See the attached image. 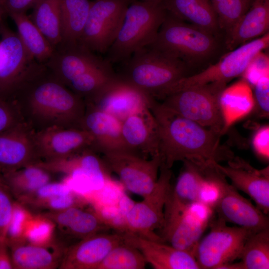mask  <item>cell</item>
Returning <instances> with one entry per match:
<instances>
[{
	"label": "cell",
	"mask_w": 269,
	"mask_h": 269,
	"mask_svg": "<svg viewBox=\"0 0 269 269\" xmlns=\"http://www.w3.org/2000/svg\"><path fill=\"white\" fill-rule=\"evenodd\" d=\"M149 108L158 126L161 165L171 169L178 161L219 163L235 156L220 143L221 134L180 116L155 99Z\"/></svg>",
	"instance_id": "1"
},
{
	"label": "cell",
	"mask_w": 269,
	"mask_h": 269,
	"mask_svg": "<svg viewBox=\"0 0 269 269\" xmlns=\"http://www.w3.org/2000/svg\"><path fill=\"white\" fill-rule=\"evenodd\" d=\"M123 63L118 75L155 100L168 88L188 76L185 63L150 45L135 51Z\"/></svg>",
	"instance_id": "2"
},
{
	"label": "cell",
	"mask_w": 269,
	"mask_h": 269,
	"mask_svg": "<svg viewBox=\"0 0 269 269\" xmlns=\"http://www.w3.org/2000/svg\"><path fill=\"white\" fill-rule=\"evenodd\" d=\"M162 3L134 1L128 6L116 37L108 52L110 63L124 62L135 51L151 44L167 15Z\"/></svg>",
	"instance_id": "3"
},
{
	"label": "cell",
	"mask_w": 269,
	"mask_h": 269,
	"mask_svg": "<svg viewBox=\"0 0 269 269\" xmlns=\"http://www.w3.org/2000/svg\"><path fill=\"white\" fill-rule=\"evenodd\" d=\"M226 84L214 82L187 88L169 94L161 103L180 116L223 135L220 97Z\"/></svg>",
	"instance_id": "4"
},
{
	"label": "cell",
	"mask_w": 269,
	"mask_h": 269,
	"mask_svg": "<svg viewBox=\"0 0 269 269\" xmlns=\"http://www.w3.org/2000/svg\"><path fill=\"white\" fill-rule=\"evenodd\" d=\"M212 34L169 14L150 45L184 63L200 61L210 56L215 49Z\"/></svg>",
	"instance_id": "5"
},
{
	"label": "cell",
	"mask_w": 269,
	"mask_h": 269,
	"mask_svg": "<svg viewBox=\"0 0 269 269\" xmlns=\"http://www.w3.org/2000/svg\"><path fill=\"white\" fill-rule=\"evenodd\" d=\"M269 45L268 32L231 50L217 63L204 70L181 79L163 91L159 99L191 87L214 82L227 84L232 79L242 75L254 58Z\"/></svg>",
	"instance_id": "6"
},
{
	"label": "cell",
	"mask_w": 269,
	"mask_h": 269,
	"mask_svg": "<svg viewBox=\"0 0 269 269\" xmlns=\"http://www.w3.org/2000/svg\"><path fill=\"white\" fill-rule=\"evenodd\" d=\"M210 225V232L200 240L193 253L200 269H218L240 259L246 241L255 233L238 226H227L219 218Z\"/></svg>",
	"instance_id": "7"
},
{
	"label": "cell",
	"mask_w": 269,
	"mask_h": 269,
	"mask_svg": "<svg viewBox=\"0 0 269 269\" xmlns=\"http://www.w3.org/2000/svg\"><path fill=\"white\" fill-rule=\"evenodd\" d=\"M29 102L37 116L58 124L80 125L85 113L80 97L54 80L42 82L33 88Z\"/></svg>",
	"instance_id": "8"
},
{
	"label": "cell",
	"mask_w": 269,
	"mask_h": 269,
	"mask_svg": "<svg viewBox=\"0 0 269 269\" xmlns=\"http://www.w3.org/2000/svg\"><path fill=\"white\" fill-rule=\"evenodd\" d=\"M159 170V175L153 190L143 197L142 201L134 204L126 214L125 221L127 233L163 242L154 231L161 229L163 225L164 209L171 186L172 173L170 169L161 165Z\"/></svg>",
	"instance_id": "9"
},
{
	"label": "cell",
	"mask_w": 269,
	"mask_h": 269,
	"mask_svg": "<svg viewBox=\"0 0 269 269\" xmlns=\"http://www.w3.org/2000/svg\"><path fill=\"white\" fill-rule=\"evenodd\" d=\"M129 4V0L91 1L79 43L92 52H107L116 37Z\"/></svg>",
	"instance_id": "10"
},
{
	"label": "cell",
	"mask_w": 269,
	"mask_h": 269,
	"mask_svg": "<svg viewBox=\"0 0 269 269\" xmlns=\"http://www.w3.org/2000/svg\"><path fill=\"white\" fill-rule=\"evenodd\" d=\"M103 159L129 191L142 197L155 187L161 165L159 155L149 158L127 151H105Z\"/></svg>",
	"instance_id": "11"
},
{
	"label": "cell",
	"mask_w": 269,
	"mask_h": 269,
	"mask_svg": "<svg viewBox=\"0 0 269 269\" xmlns=\"http://www.w3.org/2000/svg\"><path fill=\"white\" fill-rule=\"evenodd\" d=\"M214 210L198 201L179 215L165 221L160 237L174 248L193 255L204 232L211 223Z\"/></svg>",
	"instance_id": "12"
},
{
	"label": "cell",
	"mask_w": 269,
	"mask_h": 269,
	"mask_svg": "<svg viewBox=\"0 0 269 269\" xmlns=\"http://www.w3.org/2000/svg\"><path fill=\"white\" fill-rule=\"evenodd\" d=\"M87 106L107 113L121 122L138 110L149 107L154 99L117 76L87 98Z\"/></svg>",
	"instance_id": "13"
},
{
	"label": "cell",
	"mask_w": 269,
	"mask_h": 269,
	"mask_svg": "<svg viewBox=\"0 0 269 269\" xmlns=\"http://www.w3.org/2000/svg\"><path fill=\"white\" fill-rule=\"evenodd\" d=\"M0 33V98L11 99L21 80L36 65L17 33L1 24Z\"/></svg>",
	"instance_id": "14"
},
{
	"label": "cell",
	"mask_w": 269,
	"mask_h": 269,
	"mask_svg": "<svg viewBox=\"0 0 269 269\" xmlns=\"http://www.w3.org/2000/svg\"><path fill=\"white\" fill-rule=\"evenodd\" d=\"M34 140L39 157L44 161L68 157L88 148L95 149L93 135L80 128L53 125L34 135Z\"/></svg>",
	"instance_id": "15"
},
{
	"label": "cell",
	"mask_w": 269,
	"mask_h": 269,
	"mask_svg": "<svg viewBox=\"0 0 269 269\" xmlns=\"http://www.w3.org/2000/svg\"><path fill=\"white\" fill-rule=\"evenodd\" d=\"M222 165L218 162L212 164L226 178L232 185L254 200L256 206L266 215L269 212V167L258 169L249 162L235 156Z\"/></svg>",
	"instance_id": "16"
},
{
	"label": "cell",
	"mask_w": 269,
	"mask_h": 269,
	"mask_svg": "<svg viewBox=\"0 0 269 269\" xmlns=\"http://www.w3.org/2000/svg\"><path fill=\"white\" fill-rule=\"evenodd\" d=\"M122 133L129 151L144 158L159 155V136L156 120L147 106L122 122Z\"/></svg>",
	"instance_id": "17"
},
{
	"label": "cell",
	"mask_w": 269,
	"mask_h": 269,
	"mask_svg": "<svg viewBox=\"0 0 269 269\" xmlns=\"http://www.w3.org/2000/svg\"><path fill=\"white\" fill-rule=\"evenodd\" d=\"M123 235L117 233L95 234L67 248L60 269H97L110 251L123 242Z\"/></svg>",
	"instance_id": "18"
},
{
	"label": "cell",
	"mask_w": 269,
	"mask_h": 269,
	"mask_svg": "<svg viewBox=\"0 0 269 269\" xmlns=\"http://www.w3.org/2000/svg\"><path fill=\"white\" fill-rule=\"evenodd\" d=\"M214 210L219 219L254 232L269 228L268 215L242 196L227 181L222 197Z\"/></svg>",
	"instance_id": "19"
},
{
	"label": "cell",
	"mask_w": 269,
	"mask_h": 269,
	"mask_svg": "<svg viewBox=\"0 0 269 269\" xmlns=\"http://www.w3.org/2000/svg\"><path fill=\"white\" fill-rule=\"evenodd\" d=\"M6 241L14 269L59 268L68 247L64 241L56 238L46 245L32 244L24 238Z\"/></svg>",
	"instance_id": "20"
},
{
	"label": "cell",
	"mask_w": 269,
	"mask_h": 269,
	"mask_svg": "<svg viewBox=\"0 0 269 269\" xmlns=\"http://www.w3.org/2000/svg\"><path fill=\"white\" fill-rule=\"evenodd\" d=\"M124 242L137 248L146 263L155 269H200L193 254L165 242L145 239L131 233L122 234Z\"/></svg>",
	"instance_id": "21"
},
{
	"label": "cell",
	"mask_w": 269,
	"mask_h": 269,
	"mask_svg": "<svg viewBox=\"0 0 269 269\" xmlns=\"http://www.w3.org/2000/svg\"><path fill=\"white\" fill-rule=\"evenodd\" d=\"M40 161L34 136L21 125L0 134V172L5 174Z\"/></svg>",
	"instance_id": "22"
},
{
	"label": "cell",
	"mask_w": 269,
	"mask_h": 269,
	"mask_svg": "<svg viewBox=\"0 0 269 269\" xmlns=\"http://www.w3.org/2000/svg\"><path fill=\"white\" fill-rule=\"evenodd\" d=\"M39 214L51 220L64 238L80 240L110 229L94 209L86 210L83 206Z\"/></svg>",
	"instance_id": "23"
},
{
	"label": "cell",
	"mask_w": 269,
	"mask_h": 269,
	"mask_svg": "<svg viewBox=\"0 0 269 269\" xmlns=\"http://www.w3.org/2000/svg\"><path fill=\"white\" fill-rule=\"evenodd\" d=\"M183 162L182 168L166 199L164 222L181 214L187 206L197 201L198 190L204 176L203 164L187 160Z\"/></svg>",
	"instance_id": "24"
},
{
	"label": "cell",
	"mask_w": 269,
	"mask_h": 269,
	"mask_svg": "<svg viewBox=\"0 0 269 269\" xmlns=\"http://www.w3.org/2000/svg\"><path fill=\"white\" fill-rule=\"evenodd\" d=\"M63 47L58 52L55 50L47 62L56 76L68 84L89 70L111 65L107 60L99 58L79 43Z\"/></svg>",
	"instance_id": "25"
},
{
	"label": "cell",
	"mask_w": 269,
	"mask_h": 269,
	"mask_svg": "<svg viewBox=\"0 0 269 269\" xmlns=\"http://www.w3.org/2000/svg\"><path fill=\"white\" fill-rule=\"evenodd\" d=\"M79 128L90 132L95 149L105 151H129L122 133V122L103 111L87 106ZM130 152V151H129Z\"/></svg>",
	"instance_id": "26"
},
{
	"label": "cell",
	"mask_w": 269,
	"mask_h": 269,
	"mask_svg": "<svg viewBox=\"0 0 269 269\" xmlns=\"http://www.w3.org/2000/svg\"><path fill=\"white\" fill-rule=\"evenodd\" d=\"M269 29V0H255L251 7L228 30L227 48L231 51L266 34Z\"/></svg>",
	"instance_id": "27"
},
{
	"label": "cell",
	"mask_w": 269,
	"mask_h": 269,
	"mask_svg": "<svg viewBox=\"0 0 269 269\" xmlns=\"http://www.w3.org/2000/svg\"><path fill=\"white\" fill-rule=\"evenodd\" d=\"M220 107L224 122V134L235 122L247 116L254 109L251 85L243 79L225 87L220 97Z\"/></svg>",
	"instance_id": "28"
},
{
	"label": "cell",
	"mask_w": 269,
	"mask_h": 269,
	"mask_svg": "<svg viewBox=\"0 0 269 269\" xmlns=\"http://www.w3.org/2000/svg\"><path fill=\"white\" fill-rule=\"evenodd\" d=\"M162 3L171 15L212 33L219 26L209 0H164Z\"/></svg>",
	"instance_id": "29"
},
{
	"label": "cell",
	"mask_w": 269,
	"mask_h": 269,
	"mask_svg": "<svg viewBox=\"0 0 269 269\" xmlns=\"http://www.w3.org/2000/svg\"><path fill=\"white\" fill-rule=\"evenodd\" d=\"M89 0H60L62 42L63 46L79 44L88 17Z\"/></svg>",
	"instance_id": "30"
},
{
	"label": "cell",
	"mask_w": 269,
	"mask_h": 269,
	"mask_svg": "<svg viewBox=\"0 0 269 269\" xmlns=\"http://www.w3.org/2000/svg\"><path fill=\"white\" fill-rule=\"evenodd\" d=\"M15 23L17 34L30 55L39 62L47 61L55 48L25 12L9 14Z\"/></svg>",
	"instance_id": "31"
},
{
	"label": "cell",
	"mask_w": 269,
	"mask_h": 269,
	"mask_svg": "<svg viewBox=\"0 0 269 269\" xmlns=\"http://www.w3.org/2000/svg\"><path fill=\"white\" fill-rule=\"evenodd\" d=\"M31 19L55 48L62 42L60 0H38Z\"/></svg>",
	"instance_id": "32"
},
{
	"label": "cell",
	"mask_w": 269,
	"mask_h": 269,
	"mask_svg": "<svg viewBox=\"0 0 269 269\" xmlns=\"http://www.w3.org/2000/svg\"><path fill=\"white\" fill-rule=\"evenodd\" d=\"M2 174L15 200L32 193L51 180L50 172L36 163Z\"/></svg>",
	"instance_id": "33"
},
{
	"label": "cell",
	"mask_w": 269,
	"mask_h": 269,
	"mask_svg": "<svg viewBox=\"0 0 269 269\" xmlns=\"http://www.w3.org/2000/svg\"><path fill=\"white\" fill-rule=\"evenodd\" d=\"M67 160L86 176L92 192H99L113 181L109 174V169L103 158H100L92 148H86L70 156Z\"/></svg>",
	"instance_id": "34"
},
{
	"label": "cell",
	"mask_w": 269,
	"mask_h": 269,
	"mask_svg": "<svg viewBox=\"0 0 269 269\" xmlns=\"http://www.w3.org/2000/svg\"><path fill=\"white\" fill-rule=\"evenodd\" d=\"M240 259L244 269H269V228L255 232L248 237Z\"/></svg>",
	"instance_id": "35"
},
{
	"label": "cell",
	"mask_w": 269,
	"mask_h": 269,
	"mask_svg": "<svg viewBox=\"0 0 269 269\" xmlns=\"http://www.w3.org/2000/svg\"><path fill=\"white\" fill-rule=\"evenodd\" d=\"M146 264L137 248L123 241L110 251L97 269H143Z\"/></svg>",
	"instance_id": "36"
},
{
	"label": "cell",
	"mask_w": 269,
	"mask_h": 269,
	"mask_svg": "<svg viewBox=\"0 0 269 269\" xmlns=\"http://www.w3.org/2000/svg\"><path fill=\"white\" fill-rule=\"evenodd\" d=\"M204 176L199 185L197 201L213 209L220 201L226 177L211 162L204 163Z\"/></svg>",
	"instance_id": "37"
},
{
	"label": "cell",
	"mask_w": 269,
	"mask_h": 269,
	"mask_svg": "<svg viewBox=\"0 0 269 269\" xmlns=\"http://www.w3.org/2000/svg\"><path fill=\"white\" fill-rule=\"evenodd\" d=\"M116 76L110 65L89 70L73 79L69 84L76 94L88 98L100 91Z\"/></svg>",
	"instance_id": "38"
},
{
	"label": "cell",
	"mask_w": 269,
	"mask_h": 269,
	"mask_svg": "<svg viewBox=\"0 0 269 269\" xmlns=\"http://www.w3.org/2000/svg\"><path fill=\"white\" fill-rule=\"evenodd\" d=\"M55 224L41 214H33L28 221L24 233L23 238L32 244L46 245L55 238Z\"/></svg>",
	"instance_id": "39"
},
{
	"label": "cell",
	"mask_w": 269,
	"mask_h": 269,
	"mask_svg": "<svg viewBox=\"0 0 269 269\" xmlns=\"http://www.w3.org/2000/svg\"><path fill=\"white\" fill-rule=\"evenodd\" d=\"M251 0H225L213 4L218 25L229 30L250 8Z\"/></svg>",
	"instance_id": "40"
},
{
	"label": "cell",
	"mask_w": 269,
	"mask_h": 269,
	"mask_svg": "<svg viewBox=\"0 0 269 269\" xmlns=\"http://www.w3.org/2000/svg\"><path fill=\"white\" fill-rule=\"evenodd\" d=\"M73 191L64 182H49L17 202L22 205L31 212L34 208L41 202L50 198L67 194Z\"/></svg>",
	"instance_id": "41"
},
{
	"label": "cell",
	"mask_w": 269,
	"mask_h": 269,
	"mask_svg": "<svg viewBox=\"0 0 269 269\" xmlns=\"http://www.w3.org/2000/svg\"><path fill=\"white\" fill-rule=\"evenodd\" d=\"M15 200L0 172V240H5Z\"/></svg>",
	"instance_id": "42"
},
{
	"label": "cell",
	"mask_w": 269,
	"mask_h": 269,
	"mask_svg": "<svg viewBox=\"0 0 269 269\" xmlns=\"http://www.w3.org/2000/svg\"><path fill=\"white\" fill-rule=\"evenodd\" d=\"M33 215L27 208L15 200L6 240H14L23 238L26 226Z\"/></svg>",
	"instance_id": "43"
},
{
	"label": "cell",
	"mask_w": 269,
	"mask_h": 269,
	"mask_svg": "<svg viewBox=\"0 0 269 269\" xmlns=\"http://www.w3.org/2000/svg\"><path fill=\"white\" fill-rule=\"evenodd\" d=\"M255 107L259 117L268 118L269 115V74L261 77L253 86Z\"/></svg>",
	"instance_id": "44"
},
{
	"label": "cell",
	"mask_w": 269,
	"mask_h": 269,
	"mask_svg": "<svg viewBox=\"0 0 269 269\" xmlns=\"http://www.w3.org/2000/svg\"><path fill=\"white\" fill-rule=\"evenodd\" d=\"M267 74H269V57L262 52L251 61L242 76L253 86L261 77Z\"/></svg>",
	"instance_id": "45"
},
{
	"label": "cell",
	"mask_w": 269,
	"mask_h": 269,
	"mask_svg": "<svg viewBox=\"0 0 269 269\" xmlns=\"http://www.w3.org/2000/svg\"><path fill=\"white\" fill-rule=\"evenodd\" d=\"M17 117L11 99L0 98V134L18 124Z\"/></svg>",
	"instance_id": "46"
},
{
	"label": "cell",
	"mask_w": 269,
	"mask_h": 269,
	"mask_svg": "<svg viewBox=\"0 0 269 269\" xmlns=\"http://www.w3.org/2000/svg\"><path fill=\"white\" fill-rule=\"evenodd\" d=\"M252 145L256 154L261 159L269 161V126L265 125L255 133Z\"/></svg>",
	"instance_id": "47"
},
{
	"label": "cell",
	"mask_w": 269,
	"mask_h": 269,
	"mask_svg": "<svg viewBox=\"0 0 269 269\" xmlns=\"http://www.w3.org/2000/svg\"><path fill=\"white\" fill-rule=\"evenodd\" d=\"M38 0H0L6 14L25 12L29 8L33 7Z\"/></svg>",
	"instance_id": "48"
},
{
	"label": "cell",
	"mask_w": 269,
	"mask_h": 269,
	"mask_svg": "<svg viewBox=\"0 0 269 269\" xmlns=\"http://www.w3.org/2000/svg\"><path fill=\"white\" fill-rule=\"evenodd\" d=\"M10 252L6 239L0 240V269H13Z\"/></svg>",
	"instance_id": "49"
},
{
	"label": "cell",
	"mask_w": 269,
	"mask_h": 269,
	"mask_svg": "<svg viewBox=\"0 0 269 269\" xmlns=\"http://www.w3.org/2000/svg\"><path fill=\"white\" fill-rule=\"evenodd\" d=\"M218 269H244L241 261L237 263H229L221 266Z\"/></svg>",
	"instance_id": "50"
},
{
	"label": "cell",
	"mask_w": 269,
	"mask_h": 269,
	"mask_svg": "<svg viewBox=\"0 0 269 269\" xmlns=\"http://www.w3.org/2000/svg\"><path fill=\"white\" fill-rule=\"evenodd\" d=\"M5 14H6L5 10L2 4L0 1V26L1 24L2 17Z\"/></svg>",
	"instance_id": "51"
},
{
	"label": "cell",
	"mask_w": 269,
	"mask_h": 269,
	"mask_svg": "<svg viewBox=\"0 0 269 269\" xmlns=\"http://www.w3.org/2000/svg\"><path fill=\"white\" fill-rule=\"evenodd\" d=\"M224 0H210L212 4H215V3H218V2H221V1H224Z\"/></svg>",
	"instance_id": "52"
},
{
	"label": "cell",
	"mask_w": 269,
	"mask_h": 269,
	"mask_svg": "<svg viewBox=\"0 0 269 269\" xmlns=\"http://www.w3.org/2000/svg\"><path fill=\"white\" fill-rule=\"evenodd\" d=\"M144 0L156 2H159V3H162V2L164 0Z\"/></svg>",
	"instance_id": "53"
}]
</instances>
